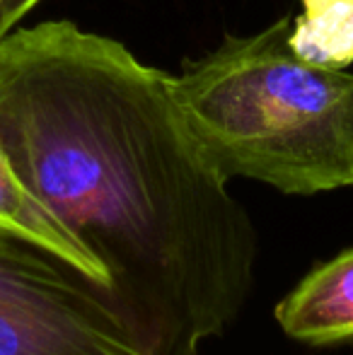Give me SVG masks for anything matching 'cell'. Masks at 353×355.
<instances>
[{
	"label": "cell",
	"mask_w": 353,
	"mask_h": 355,
	"mask_svg": "<svg viewBox=\"0 0 353 355\" xmlns=\"http://www.w3.org/2000/svg\"><path fill=\"white\" fill-rule=\"evenodd\" d=\"M0 145L109 276L148 355H198L240 319L259 234L187 126L172 75L51 19L0 42Z\"/></svg>",
	"instance_id": "cell-1"
},
{
	"label": "cell",
	"mask_w": 353,
	"mask_h": 355,
	"mask_svg": "<svg viewBox=\"0 0 353 355\" xmlns=\"http://www.w3.org/2000/svg\"><path fill=\"white\" fill-rule=\"evenodd\" d=\"M291 24L281 17L189 61L172 75L179 109L225 182L293 196L353 187V73L302 61Z\"/></svg>",
	"instance_id": "cell-2"
},
{
	"label": "cell",
	"mask_w": 353,
	"mask_h": 355,
	"mask_svg": "<svg viewBox=\"0 0 353 355\" xmlns=\"http://www.w3.org/2000/svg\"><path fill=\"white\" fill-rule=\"evenodd\" d=\"M0 355H148L102 283L0 234Z\"/></svg>",
	"instance_id": "cell-3"
},
{
	"label": "cell",
	"mask_w": 353,
	"mask_h": 355,
	"mask_svg": "<svg viewBox=\"0 0 353 355\" xmlns=\"http://www.w3.org/2000/svg\"><path fill=\"white\" fill-rule=\"evenodd\" d=\"M288 338L307 346L353 341V247L315 266L273 309Z\"/></svg>",
	"instance_id": "cell-4"
},
{
	"label": "cell",
	"mask_w": 353,
	"mask_h": 355,
	"mask_svg": "<svg viewBox=\"0 0 353 355\" xmlns=\"http://www.w3.org/2000/svg\"><path fill=\"white\" fill-rule=\"evenodd\" d=\"M0 234L24 239L37 247L51 252L76 266L85 276L94 278L104 288L109 285V276L104 266L73 237V232L56 218L44 201L27 187L12 159L0 145Z\"/></svg>",
	"instance_id": "cell-5"
},
{
	"label": "cell",
	"mask_w": 353,
	"mask_h": 355,
	"mask_svg": "<svg viewBox=\"0 0 353 355\" xmlns=\"http://www.w3.org/2000/svg\"><path fill=\"white\" fill-rule=\"evenodd\" d=\"M288 42L302 61L344 71L353 63V0H302Z\"/></svg>",
	"instance_id": "cell-6"
}]
</instances>
